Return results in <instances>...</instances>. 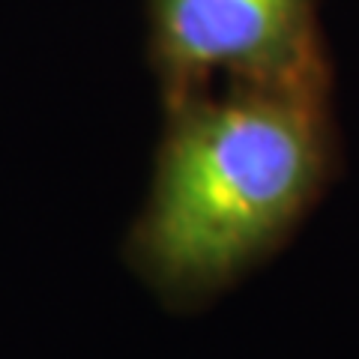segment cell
<instances>
[{
    "label": "cell",
    "mask_w": 359,
    "mask_h": 359,
    "mask_svg": "<svg viewBox=\"0 0 359 359\" xmlns=\"http://www.w3.org/2000/svg\"><path fill=\"white\" fill-rule=\"evenodd\" d=\"M162 111L123 257L165 309L192 314L266 261L323 192L327 87L224 84Z\"/></svg>",
    "instance_id": "obj_1"
},
{
    "label": "cell",
    "mask_w": 359,
    "mask_h": 359,
    "mask_svg": "<svg viewBox=\"0 0 359 359\" xmlns=\"http://www.w3.org/2000/svg\"><path fill=\"white\" fill-rule=\"evenodd\" d=\"M162 105L224 84L327 87L318 0H147Z\"/></svg>",
    "instance_id": "obj_2"
}]
</instances>
